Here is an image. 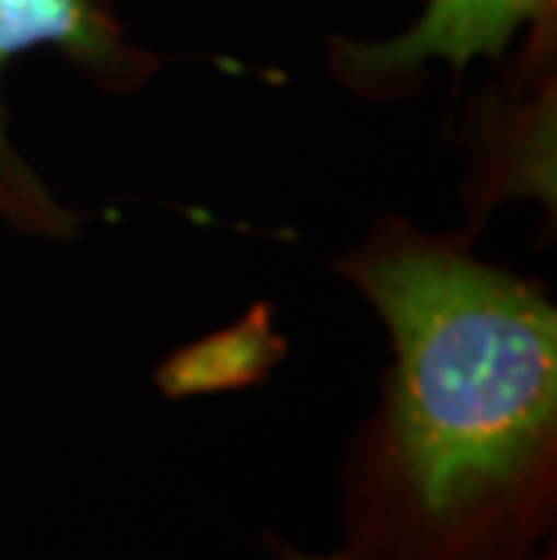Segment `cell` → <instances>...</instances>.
Wrapping results in <instances>:
<instances>
[{
	"mask_svg": "<svg viewBox=\"0 0 557 560\" xmlns=\"http://www.w3.org/2000/svg\"><path fill=\"white\" fill-rule=\"evenodd\" d=\"M55 47L94 88L109 94L146 91L163 69V55L127 37L113 0H0V83L15 58ZM4 98H0V229L37 240H73L88 218L66 207L44 177L22 160L8 138Z\"/></svg>",
	"mask_w": 557,
	"mask_h": 560,
	"instance_id": "2",
	"label": "cell"
},
{
	"mask_svg": "<svg viewBox=\"0 0 557 560\" xmlns=\"http://www.w3.org/2000/svg\"><path fill=\"white\" fill-rule=\"evenodd\" d=\"M290 560H344V557H304V553H293Z\"/></svg>",
	"mask_w": 557,
	"mask_h": 560,
	"instance_id": "4",
	"label": "cell"
},
{
	"mask_svg": "<svg viewBox=\"0 0 557 560\" xmlns=\"http://www.w3.org/2000/svg\"><path fill=\"white\" fill-rule=\"evenodd\" d=\"M518 33H525V58L514 69L521 83L529 73L554 69L557 0H428L423 15L406 33L387 40H329V69L362 98H409L420 73L445 62L453 80L467 73L474 58L500 62Z\"/></svg>",
	"mask_w": 557,
	"mask_h": 560,
	"instance_id": "3",
	"label": "cell"
},
{
	"mask_svg": "<svg viewBox=\"0 0 557 560\" xmlns=\"http://www.w3.org/2000/svg\"><path fill=\"white\" fill-rule=\"evenodd\" d=\"M474 235L376 221L337 271L391 340L348 470L355 560H518L557 488V312Z\"/></svg>",
	"mask_w": 557,
	"mask_h": 560,
	"instance_id": "1",
	"label": "cell"
},
{
	"mask_svg": "<svg viewBox=\"0 0 557 560\" xmlns=\"http://www.w3.org/2000/svg\"><path fill=\"white\" fill-rule=\"evenodd\" d=\"M543 560H554V557H543Z\"/></svg>",
	"mask_w": 557,
	"mask_h": 560,
	"instance_id": "5",
	"label": "cell"
}]
</instances>
